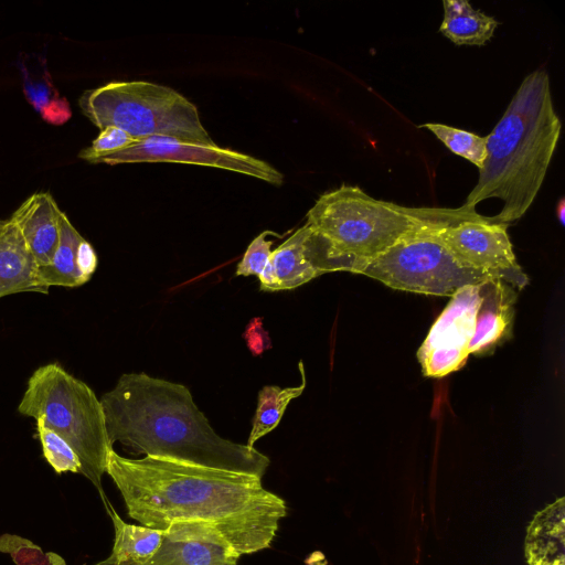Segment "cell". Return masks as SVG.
Returning a JSON list of instances; mask_svg holds the SVG:
<instances>
[{"label":"cell","mask_w":565,"mask_h":565,"mask_svg":"<svg viewBox=\"0 0 565 565\" xmlns=\"http://www.w3.org/2000/svg\"><path fill=\"white\" fill-rule=\"evenodd\" d=\"M106 473L120 491L128 515L166 530L175 521L214 524L239 555L270 546L286 502L262 478L168 459H130L109 452Z\"/></svg>","instance_id":"cell-1"},{"label":"cell","mask_w":565,"mask_h":565,"mask_svg":"<svg viewBox=\"0 0 565 565\" xmlns=\"http://www.w3.org/2000/svg\"><path fill=\"white\" fill-rule=\"evenodd\" d=\"M110 444L137 454L262 478L270 460L218 436L182 384L146 373L122 374L100 399Z\"/></svg>","instance_id":"cell-2"},{"label":"cell","mask_w":565,"mask_h":565,"mask_svg":"<svg viewBox=\"0 0 565 565\" xmlns=\"http://www.w3.org/2000/svg\"><path fill=\"white\" fill-rule=\"evenodd\" d=\"M562 124L550 87L548 74L537 68L524 77L507 110L486 136L487 159L466 205L483 200L503 201L497 222L522 217L535 200L555 152Z\"/></svg>","instance_id":"cell-3"},{"label":"cell","mask_w":565,"mask_h":565,"mask_svg":"<svg viewBox=\"0 0 565 565\" xmlns=\"http://www.w3.org/2000/svg\"><path fill=\"white\" fill-rule=\"evenodd\" d=\"M448 212L401 206L343 184L316 201L306 223L327 242L342 270L360 274L404 236L445 218Z\"/></svg>","instance_id":"cell-4"},{"label":"cell","mask_w":565,"mask_h":565,"mask_svg":"<svg viewBox=\"0 0 565 565\" xmlns=\"http://www.w3.org/2000/svg\"><path fill=\"white\" fill-rule=\"evenodd\" d=\"M18 411L42 419L74 448L82 463L81 473L106 502L102 477L113 445L102 403L93 390L58 364H46L31 375Z\"/></svg>","instance_id":"cell-5"},{"label":"cell","mask_w":565,"mask_h":565,"mask_svg":"<svg viewBox=\"0 0 565 565\" xmlns=\"http://www.w3.org/2000/svg\"><path fill=\"white\" fill-rule=\"evenodd\" d=\"M82 113L98 129L117 127L137 141L169 137L215 145L203 127L196 106L168 86L146 81H115L85 90Z\"/></svg>","instance_id":"cell-6"},{"label":"cell","mask_w":565,"mask_h":565,"mask_svg":"<svg viewBox=\"0 0 565 565\" xmlns=\"http://www.w3.org/2000/svg\"><path fill=\"white\" fill-rule=\"evenodd\" d=\"M456 213L452 209L445 218L404 236L370 260L360 274L393 289L450 297L463 287L493 278L457 258L435 234L434 226Z\"/></svg>","instance_id":"cell-7"},{"label":"cell","mask_w":565,"mask_h":565,"mask_svg":"<svg viewBox=\"0 0 565 565\" xmlns=\"http://www.w3.org/2000/svg\"><path fill=\"white\" fill-rule=\"evenodd\" d=\"M507 228L508 224L463 204L455 217L435 225L434 232L468 266L522 289L529 279L516 262Z\"/></svg>","instance_id":"cell-8"},{"label":"cell","mask_w":565,"mask_h":565,"mask_svg":"<svg viewBox=\"0 0 565 565\" xmlns=\"http://www.w3.org/2000/svg\"><path fill=\"white\" fill-rule=\"evenodd\" d=\"M110 166L138 162H174L198 164L257 178L274 185H280L284 175L264 160L215 145H200L180 141L169 137H150L126 149L106 156L96 163Z\"/></svg>","instance_id":"cell-9"},{"label":"cell","mask_w":565,"mask_h":565,"mask_svg":"<svg viewBox=\"0 0 565 565\" xmlns=\"http://www.w3.org/2000/svg\"><path fill=\"white\" fill-rule=\"evenodd\" d=\"M480 300L481 284L451 296L417 352L424 375L443 377L466 364Z\"/></svg>","instance_id":"cell-10"},{"label":"cell","mask_w":565,"mask_h":565,"mask_svg":"<svg viewBox=\"0 0 565 565\" xmlns=\"http://www.w3.org/2000/svg\"><path fill=\"white\" fill-rule=\"evenodd\" d=\"M338 270L327 242L306 223L271 252L258 280L264 291L289 290Z\"/></svg>","instance_id":"cell-11"},{"label":"cell","mask_w":565,"mask_h":565,"mask_svg":"<svg viewBox=\"0 0 565 565\" xmlns=\"http://www.w3.org/2000/svg\"><path fill=\"white\" fill-rule=\"evenodd\" d=\"M241 555L222 532L204 521H175L143 565H237Z\"/></svg>","instance_id":"cell-12"},{"label":"cell","mask_w":565,"mask_h":565,"mask_svg":"<svg viewBox=\"0 0 565 565\" xmlns=\"http://www.w3.org/2000/svg\"><path fill=\"white\" fill-rule=\"evenodd\" d=\"M515 288L500 278L481 284V300L476 315V330L470 354H486L510 338L513 322Z\"/></svg>","instance_id":"cell-13"},{"label":"cell","mask_w":565,"mask_h":565,"mask_svg":"<svg viewBox=\"0 0 565 565\" xmlns=\"http://www.w3.org/2000/svg\"><path fill=\"white\" fill-rule=\"evenodd\" d=\"M61 214L50 193L38 192L24 200L10 216L39 267L49 265L56 252Z\"/></svg>","instance_id":"cell-14"},{"label":"cell","mask_w":565,"mask_h":565,"mask_svg":"<svg viewBox=\"0 0 565 565\" xmlns=\"http://www.w3.org/2000/svg\"><path fill=\"white\" fill-rule=\"evenodd\" d=\"M47 294L39 266L18 226L0 220V298L18 292Z\"/></svg>","instance_id":"cell-15"},{"label":"cell","mask_w":565,"mask_h":565,"mask_svg":"<svg viewBox=\"0 0 565 565\" xmlns=\"http://www.w3.org/2000/svg\"><path fill=\"white\" fill-rule=\"evenodd\" d=\"M524 554L527 565H565V499L539 511L529 524Z\"/></svg>","instance_id":"cell-16"},{"label":"cell","mask_w":565,"mask_h":565,"mask_svg":"<svg viewBox=\"0 0 565 565\" xmlns=\"http://www.w3.org/2000/svg\"><path fill=\"white\" fill-rule=\"evenodd\" d=\"M113 520L115 541L111 554L95 565H143L159 548L162 530L126 523L106 501Z\"/></svg>","instance_id":"cell-17"},{"label":"cell","mask_w":565,"mask_h":565,"mask_svg":"<svg viewBox=\"0 0 565 565\" xmlns=\"http://www.w3.org/2000/svg\"><path fill=\"white\" fill-rule=\"evenodd\" d=\"M444 19L439 26L456 45H484L494 34L499 22L465 0H444Z\"/></svg>","instance_id":"cell-18"},{"label":"cell","mask_w":565,"mask_h":565,"mask_svg":"<svg viewBox=\"0 0 565 565\" xmlns=\"http://www.w3.org/2000/svg\"><path fill=\"white\" fill-rule=\"evenodd\" d=\"M84 237L62 212L56 252L46 266L39 267V277L45 287H79L87 282L78 267V247Z\"/></svg>","instance_id":"cell-19"},{"label":"cell","mask_w":565,"mask_h":565,"mask_svg":"<svg viewBox=\"0 0 565 565\" xmlns=\"http://www.w3.org/2000/svg\"><path fill=\"white\" fill-rule=\"evenodd\" d=\"M301 384L295 387L281 388L277 385H265L258 393L257 407L253 418L247 446L254 444L275 429L289 403L300 396L306 387V375L302 362H299Z\"/></svg>","instance_id":"cell-20"},{"label":"cell","mask_w":565,"mask_h":565,"mask_svg":"<svg viewBox=\"0 0 565 565\" xmlns=\"http://www.w3.org/2000/svg\"><path fill=\"white\" fill-rule=\"evenodd\" d=\"M419 128L431 131L451 152L470 161L479 170L487 159L486 137L437 122H426Z\"/></svg>","instance_id":"cell-21"},{"label":"cell","mask_w":565,"mask_h":565,"mask_svg":"<svg viewBox=\"0 0 565 565\" xmlns=\"http://www.w3.org/2000/svg\"><path fill=\"white\" fill-rule=\"evenodd\" d=\"M36 420V430L43 456L56 473H81L82 463L74 448L42 419Z\"/></svg>","instance_id":"cell-22"},{"label":"cell","mask_w":565,"mask_h":565,"mask_svg":"<svg viewBox=\"0 0 565 565\" xmlns=\"http://www.w3.org/2000/svg\"><path fill=\"white\" fill-rule=\"evenodd\" d=\"M0 553L9 554L15 565H67L60 554L44 552L31 540L11 533L0 535Z\"/></svg>","instance_id":"cell-23"},{"label":"cell","mask_w":565,"mask_h":565,"mask_svg":"<svg viewBox=\"0 0 565 565\" xmlns=\"http://www.w3.org/2000/svg\"><path fill=\"white\" fill-rule=\"evenodd\" d=\"M136 142L138 141L126 131L109 126L102 129L90 147L83 149L78 157L96 163L100 158L121 151Z\"/></svg>","instance_id":"cell-24"},{"label":"cell","mask_w":565,"mask_h":565,"mask_svg":"<svg viewBox=\"0 0 565 565\" xmlns=\"http://www.w3.org/2000/svg\"><path fill=\"white\" fill-rule=\"evenodd\" d=\"M274 234L270 231H265L250 242L237 265L236 276L255 275L258 277L262 274L273 252V241L267 239V236Z\"/></svg>","instance_id":"cell-25"},{"label":"cell","mask_w":565,"mask_h":565,"mask_svg":"<svg viewBox=\"0 0 565 565\" xmlns=\"http://www.w3.org/2000/svg\"><path fill=\"white\" fill-rule=\"evenodd\" d=\"M244 337L246 338L249 350L255 355L260 354L264 350L270 347L268 334L263 329L262 319L259 318L250 321Z\"/></svg>","instance_id":"cell-26"},{"label":"cell","mask_w":565,"mask_h":565,"mask_svg":"<svg viewBox=\"0 0 565 565\" xmlns=\"http://www.w3.org/2000/svg\"><path fill=\"white\" fill-rule=\"evenodd\" d=\"M556 216L562 225L565 224V200L562 198L556 205Z\"/></svg>","instance_id":"cell-27"}]
</instances>
